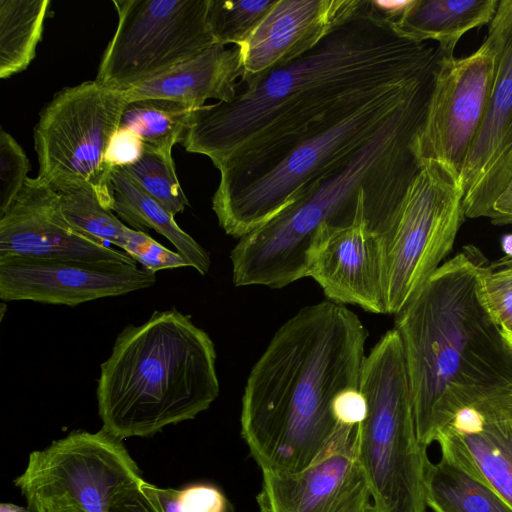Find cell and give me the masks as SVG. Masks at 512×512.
<instances>
[{"label": "cell", "mask_w": 512, "mask_h": 512, "mask_svg": "<svg viewBox=\"0 0 512 512\" xmlns=\"http://www.w3.org/2000/svg\"><path fill=\"white\" fill-rule=\"evenodd\" d=\"M141 479L122 440L101 428L73 431L31 452L14 484L31 511L62 504L80 512H109L115 496Z\"/></svg>", "instance_id": "8fae6325"}, {"label": "cell", "mask_w": 512, "mask_h": 512, "mask_svg": "<svg viewBox=\"0 0 512 512\" xmlns=\"http://www.w3.org/2000/svg\"><path fill=\"white\" fill-rule=\"evenodd\" d=\"M113 211L135 230L153 229L167 238L190 266L205 275L210 269V255L192 236L184 232L174 216L149 195L121 167L111 175Z\"/></svg>", "instance_id": "603a6c76"}, {"label": "cell", "mask_w": 512, "mask_h": 512, "mask_svg": "<svg viewBox=\"0 0 512 512\" xmlns=\"http://www.w3.org/2000/svg\"><path fill=\"white\" fill-rule=\"evenodd\" d=\"M490 221L494 225H507L512 223V173L506 187L492 206Z\"/></svg>", "instance_id": "d590c367"}, {"label": "cell", "mask_w": 512, "mask_h": 512, "mask_svg": "<svg viewBox=\"0 0 512 512\" xmlns=\"http://www.w3.org/2000/svg\"><path fill=\"white\" fill-rule=\"evenodd\" d=\"M0 512H33L28 508L18 506L12 503H1Z\"/></svg>", "instance_id": "8d00e7d4"}, {"label": "cell", "mask_w": 512, "mask_h": 512, "mask_svg": "<svg viewBox=\"0 0 512 512\" xmlns=\"http://www.w3.org/2000/svg\"><path fill=\"white\" fill-rule=\"evenodd\" d=\"M361 0H277L239 45L242 77L250 80L298 57L349 16Z\"/></svg>", "instance_id": "ac0fdd59"}, {"label": "cell", "mask_w": 512, "mask_h": 512, "mask_svg": "<svg viewBox=\"0 0 512 512\" xmlns=\"http://www.w3.org/2000/svg\"><path fill=\"white\" fill-rule=\"evenodd\" d=\"M503 334L512 348V322L502 327Z\"/></svg>", "instance_id": "ab89813d"}, {"label": "cell", "mask_w": 512, "mask_h": 512, "mask_svg": "<svg viewBox=\"0 0 512 512\" xmlns=\"http://www.w3.org/2000/svg\"><path fill=\"white\" fill-rule=\"evenodd\" d=\"M121 168L173 216L182 213L188 206V199L175 172L171 151L144 144L140 159Z\"/></svg>", "instance_id": "4316f807"}, {"label": "cell", "mask_w": 512, "mask_h": 512, "mask_svg": "<svg viewBox=\"0 0 512 512\" xmlns=\"http://www.w3.org/2000/svg\"><path fill=\"white\" fill-rule=\"evenodd\" d=\"M496 69L495 50L486 37L472 54L442 57L424 122L412 148L420 164L434 161L460 179L484 119Z\"/></svg>", "instance_id": "7c38bea8"}, {"label": "cell", "mask_w": 512, "mask_h": 512, "mask_svg": "<svg viewBox=\"0 0 512 512\" xmlns=\"http://www.w3.org/2000/svg\"><path fill=\"white\" fill-rule=\"evenodd\" d=\"M277 0H209L207 26L215 44L241 45Z\"/></svg>", "instance_id": "83f0119b"}, {"label": "cell", "mask_w": 512, "mask_h": 512, "mask_svg": "<svg viewBox=\"0 0 512 512\" xmlns=\"http://www.w3.org/2000/svg\"><path fill=\"white\" fill-rule=\"evenodd\" d=\"M465 219L460 179L437 162L420 164L392 229L387 258V314L400 312L445 262Z\"/></svg>", "instance_id": "30bf717a"}, {"label": "cell", "mask_w": 512, "mask_h": 512, "mask_svg": "<svg viewBox=\"0 0 512 512\" xmlns=\"http://www.w3.org/2000/svg\"><path fill=\"white\" fill-rule=\"evenodd\" d=\"M209 0H113L118 24L96 81L126 91L209 49Z\"/></svg>", "instance_id": "9c48e42d"}, {"label": "cell", "mask_w": 512, "mask_h": 512, "mask_svg": "<svg viewBox=\"0 0 512 512\" xmlns=\"http://www.w3.org/2000/svg\"><path fill=\"white\" fill-rule=\"evenodd\" d=\"M216 358L208 333L175 308L127 325L100 366L102 429L124 440L194 419L219 395Z\"/></svg>", "instance_id": "5b68a950"}, {"label": "cell", "mask_w": 512, "mask_h": 512, "mask_svg": "<svg viewBox=\"0 0 512 512\" xmlns=\"http://www.w3.org/2000/svg\"><path fill=\"white\" fill-rule=\"evenodd\" d=\"M440 439L462 451L512 506V386L461 409Z\"/></svg>", "instance_id": "d6986e66"}, {"label": "cell", "mask_w": 512, "mask_h": 512, "mask_svg": "<svg viewBox=\"0 0 512 512\" xmlns=\"http://www.w3.org/2000/svg\"><path fill=\"white\" fill-rule=\"evenodd\" d=\"M58 192L62 212L76 230L105 245L114 244L126 250L134 229L123 224L111 210L105 208L93 191L69 188Z\"/></svg>", "instance_id": "484cf974"}, {"label": "cell", "mask_w": 512, "mask_h": 512, "mask_svg": "<svg viewBox=\"0 0 512 512\" xmlns=\"http://www.w3.org/2000/svg\"><path fill=\"white\" fill-rule=\"evenodd\" d=\"M359 390L367 414L354 434L358 460L379 512H427L424 477L427 447L420 443L404 350L387 331L365 356Z\"/></svg>", "instance_id": "52a82bcc"}, {"label": "cell", "mask_w": 512, "mask_h": 512, "mask_svg": "<svg viewBox=\"0 0 512 512\" xmlns=\"http://www.w3.org/2000/svg\"><path fill=\"white\" fill-rule=\"evenodd\" d=\"M242 77L238 46L215 44L199 55L146 82L124 91L127 101L168 99L202 107L207 99H234Z\"/></svg>", "instance_id": "ffe728a7"}, {"label": "cell", "mask_w": 512, "mask_h": 512, "mask_svg": "<svg viewBox=\"0 0 512 512\" xmlns=\"http://www.w3.org/2000/svg\"><path fill=\"white\" fill-rule=\"evenodd\" d=\"M0 256L135 261L76 230L62 212L59 192L39 176L27 177L0 212Z\"/></svg>", "instance_id": "9a60e30c"}, {"label": "cell", "mask_w": 512, "mask_h": 512, "mask_svg": "<svg viewBox=\"0 0 512 512\" xmlns=\"http://www.w3.org/2000/svg\"><path fill=\"white\" fill-rule=\"evenodd\" d=\"M127 102L124 91L96 80L55 94L34 128L38 176L57 191L89 189L113 211L114 168L106 162V152Z\"/></svg>", "instance_id": "ba28073f"}, {"label": "cell", "mask_w": 512, "mask_h": 512, "mask_svg": "<svg viewBox=\"0 0 512 512\" xmlns=\"http://www.w3.org/2000/svg\"><path fill=\"white\" fill-rule=\"evenodd\" d=\"M198 108L160 98L130 101L124 108L119 128L132 130L146 145L171 151L174 144L183 143Z\"/></svg>", "instance_id": "d4e9b609"}, {"label": "cell", "mask_w": 512, "mask_h": 512, "mask_svg": "<svg viewBox=\"0 0 512 512\" xmlns=\"http://www.w3.org/2000/svg\"><path fill=\"white\" fill-rule=\"evenodd\" d=\"M109 512H164L154 485L144 479L127 487L113 499Z\"/></svg>", "instance_id": "d6a6232c"}, {"label": "cell", "mask_w": 512, "mask_h": 512, "mask_svg": "<svg viewBox=\"0 0 512 512\" xmlns=\"http://www.w3.org/2000/svg\"><path fill=\"white\" fill-rule=\"evenodd\" d=\"M434 77L351 161L239 239L230 253L235 286L278 289L308 277L320 236L359 221L389 246L396 213L420 170L412 144L426 116Z\"/></svg>", "instance_id": "277c9868"}, {"label": "cell", "mask_w": 512, "mask_h": 512, "mask_svg": "<svg viewBox=\"0 0 512 512\" xmlns=\"http://www.w3.org/2000/svg\"><path fill=\"white\" fill-rule=\"evenodd\" d=\"M510 264H512V258L503 256V257L499 258L498 260L491 262L489 264V267L493 271V270L502 268V267L510 265Z\"/></svg>", "instance_id": "f35d334b"}, {"label": "cell", "mask_w": 512, "mask_h": 512, "mask_svg": "<svg viewBox=\"0 0 512 512\" xmlns=\"http://www.w3.org/2000/svg\"><path fill=\"white\" fill-rule=\"evenodd\" d=\"M442 55L361 0L306 52L239 81L233 100L198 108L182 144L217 169L257 156L426 74Z\"/></svg>", "instance_id": "6da1fadb"}, {"label": "cell", "mask_w": 512, "mask_h": 512, "mask_svg": "<svg viewBox=\"0 0 512 512\" xmlns=\"http://www.w3.org/2000/svg\"><path fill=\"white\" fill-rule=\"evenodd\" d=\"M489 264L478 247H462L395 315L426 447L461 409L512 386V348L486 293Z\"/></svg>", "instance_id": "3957f363"}, {"label": "cell", "mask_w": 512, "mask_h": 512, "mask_svg": "<svg viewBox=\"0 0 512 512\" xmlns=\"http://www.w3.org/2000/svg\"><path fill=\"white\" fill-rule=\"evenodd\" d=\"M49 0H0V77L25 70L41 40Z\"/></svg>", "instance_id": "cb8c5ba5"}, {"label": "cell", "mask_w": 512, "mask_h": 512, "mask_svg": "<svg viewBox=\"0 0 512 512\" xmlns=\"http://www.w3.org/2000/svg\"><path fill=\"white\" fill-rule=\"evenodd\" d=\"M499 1L409 0L394 25L415 42H435L443 56L451 58L465 33L490 24Z\"/></svg>", "instance_id": "7402d4cb"}, {"label": "cell", "mask_w": 512, "mask_h": 512, "mask_svg": "<svg viewBox=\"0 0 512 512\" xmlns=\"http://www.w3.org/2000/svg\"><path fill=\"white\" fill-rule=\"evenodd\" d=\"M332 410L340 425L356 428L366 417L367 404L359 388H351L336 397Z\"/></svg>", "instance_id": "e575fe53"}, {"label": "cell", "mask_w": 512, "mask_h": 512, "mask_svg": "<svg viewBox=\"0 0 512 512\" xmlns=\"http://www.w3.org/2000/svg\"><path fill=\"white\" fill-rule=\"evenodd\" d=\"M368 330L344 305L300 309L252 367L242 396L241 436L262 471L298 472L349 445L333 403L359 388Z\"/></svg>", "instance_id": "7a4b0ae2"}, {"label": "cell", "mask_w": 512, "mask_h": 512, "mask_svg": "<svg viewBox=\"0 0 512 512\" xmlns=\"http://www.w3.org/2000/svg\"><path fill=\"white\" fill-rule=\"evenodd\" d=\"M502 249L506 257L512 258V234L505 235L501 241Z\"/></svg>", "instance_id": "74e56055"}, {"label": "cell", "mask_w": 512, "mask_h": 512, "mask_svg": "<svg viewBox=\"0 0 512 512\" xmlns=\"http://www.w3.org/2000/svg\"><path fill=\"white\" fill-rule=\"evenodd\" d=\"M143 150L144 143L135 132L119 128L110 140L106 162L112 168L128 166L140 159Z\"/></svg>", "instance_id": "836d02e7"}, {"label": "cell", "mask_w": 512, "mask_h": 512, "mask_svg": "<svg viewBox=\"0 0 512 512\" xmlns=\"http://www.w3.org/2000/svg\"><path fill=\"white\" fill-rule=\"evenodd\" d=\"M496 57L486 113L461 175L465 218H488L512 173V0H500L488 25Z\"/></svg>", "instance_id": "4fadbf2b"}, {"label": "cell", "mask_w": 512, "mask_h": 512, "mask_svg": "<svg viewBox=\"0 0 512 512\" xmlns=\"http://www.w3.org/2000/svg\"><path fill=\"white\" fill-rule=\"evenodd\" d=\"M371 489L354 440L298 472L262 471L259 512H365Z\"/></svg>", "instance_id": "e0dca14e"}, {"label": "cell", "mask_w": 512, "mask_h": 512, "mask_svg": "<svg viewBox=\"0 0 512 512\" xmlns=\"http://www.w3.org/2000/svg\"><path fill=\"white\" fill-rule=\"evenodd\" d=\"M164 512H235L224 493L214 485L192 484L181 489L154 485Z\"/></svg>", "instance_id": "f1b7e54d"}, {"label": "cell", "mask_w": 512, "mask_h": 512, "mask_svg": "<svg viewBox=\"0 0 512 512\" xmlns=\"http://www.w3.org/2000/svg\"><path fill=\"white\" fill-rule=\"evenodd\" d=\"M30 169L29 160L17 141L3 129L0 133V212L23 188Z\"/></svg>", "instance_id": "f546056e"}, {"label": "cell", "mask_w": 512, "mask_h": 512, "mask_svg": "<svg viewBox=\"0 0 512 512\" xmlns=\"http://www.w3.org/2000/svg\"><path fill=\"white\" fill-rule=\"evenodd\" d=\"M124 252L141 267L154 273L164 269L191 267L180 253L169 250L143 231L134 230Z\"/></svg>", "instance_id": "4dcf8cb0"}, {"label": "cell", "mask_w": 512, "mask_h": 512, "mask_svg": "<svg viewBox=\"0 0 512 512\" xmlns=\"http://www.w3.org/2000/svg\"><path fill=\"white\" fill-rule=\"evenodd\" d=\"M490 308L501 328L512 322V264L491 270L485 278Z\"/></svg>", "instance_id": "1f68e13d"}, {"label": "cell", "mask_w": 512, "mask_h": 512, "mask_svg": "<svg viewBox=\"0 0 512 512\" xmlns=\"http://www.w3.org/2000/svg\"><path fill=\"white\" fill-rule=\"evenodd\" d=\"M441 459L428 463L424 496L433 512H512V506L470 459L447 440L437 441Z\"/></svg>", "instance_id": "44dd1931"}, {"label": "cell", "mask_w": 512, "mask_h": 512, "mask_svg": "<svg viewBox=\"0 0 512 512\" xmlns=\"http://www.w3.org/2000/svg\"><path fill=\"white\" fill-rule=\"evenodd\" d=\"M365 512H379L373 504H371Z\"/></svg>", "instance_id": "60d3db41"}, {"label": "cell", "mask_w": 512, "mask_h": 512, "mask_svg": "<svg viewBox=\"0 0 512 512\" xmlns=\"http://www.w3.org/2000/svg\"><path fill=\"white\" fill-rule=\"evenodd\" d=\"M389 246L366 221L326 233L314 247L308 277L328 301L357 305L387 314L386 281Z\"/></svg>", "instance_id": "2e32d148"}, {"label": "cell", "mask_w": 512, "mask_h": 512, "mask_svg": "<svg viewBox=\"0 0 512 512\" xmlns=\"http://www.w3.org/2000/svg\"><path fill=\"white\" fill-rule=\"evenodd\" d=\"M436 68L288 143L221 165L212 198L220 227L240 239L296 202L368 145Z\"/></svg>", "instance_id": "8992f818"}, {"label": "cell", "mask_w": 512, "mask_h": 512, "mask_svg": "<svg viewBox=\"0 0 512 512\" xmlns=\"http://www.w3.org/2000/svg\"><path fill=\"white\" fill-rule=\"evenodd\" d=\"M155 281V273L136 261L0 256V298L4 301L73 307L142 290Z\"/></svg>", "instance_id": "5bb4252c"}]
</instances>
